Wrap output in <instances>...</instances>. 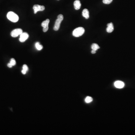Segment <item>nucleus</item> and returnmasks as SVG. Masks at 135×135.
Listing matches in <instances>:
<instances>
[{
	"mask_svg": "<svg viewBox=\"0 0 135 135\" xmlns=\"http://www.w3.org/2000/svg\"><path fill=\"white\" fill-rule=\"evenodd\" d=\"M63 19V16L62 14H60L58 17L57 20L55 22V24L54 26V29L55 31H57L58 30L60 27V25L62 22Z\"/></svg>",
	"mask_w": 135,
	"mask_h": 135,
	"instance_id": "nucleus-3",
	"label": "nucleus"
},
{
	"mask_svg": "<svg viewBox=\"0 0 135 135\" xmlns=\"http://www.w3.org/2000/svg\"><path fill=\"white\" fill-rule=\"evenodd\" d=\"M7 66H8L9 68H11L12 67V65L10 63H8V65H7Z\"/></svg>",
	"mask_w": 135,
	"mask_h": 135,
	"instance_id": "nucleus-18",
	"label": "nucleus"
},
{
	"mask_svg": "<svg viewBox=\"0 0 135 135\" xmlns=\"http://www.w3.org/2000/svg\"><path fill=\"white\" fill-rule=\"evenodd\" d=\"M96 52V51L94 50H92V51H91V53L92 54H95Z\"/></svg>",
	"mask_w": 135,
	"mask_h": 135,
	"instance_id": "nucleus-20",
	"label": "nucleus"
},
{
	"mask_svg": "<svg viewBox=\"0 0 135 135\" xmlns=\"http://www.w3.org/2000/svg\"><path fill=\"white\" fill-rule=\"evenodd\" d=\"M93 101V99L90 96H87L85 99V101L86 103H89L92 102Z\"/></svg>",
	"mask_w": 135,
	"mask_h": 135,
	"instance_id": "nucleus-14",
	"label": "nucleus"
},
{
	"mask_svg": "<svg viewBox=\"0 0 135 135\" xmlns=\"http://www.w3.org/2000/svg\"><path fill=\"white\" fill-rule=\"evenodd\" d=\"M74 7L76 10H79L81 7V4L79 0H76L74 3Z\"/></svg>",
	"mask_w": 135,
	"mask_h": 135,
	"instance_id": "nucleus-10",
	"label": "nucleus"
},
{
	"mask_svg": "<svg viewBox=\"0 0 135 135\" xmlns=\"http://www.w3.org/2000/svg\"><path fill=\"white\" fill-rule=\"evenodd\" d=\"M28 34L26 32H24L22 33V34L20 35V38H19V41L22 43H23L28 38H29Z\"/></svg>",
	"mask_w": 135,
	"mask_h": 135,
	"instance_id": "nucleus-7",
	"label": "nucleus"
},
{
	"mask_svg": "<svg viewBox=\"0 0 135 135\" xmlns=\"http://www.w3.org/2000/svg\"><path fill=\"white\" fill-rule=\"evenodd\" d=\"M44 6L40 5H34L33 7V9L34 10V14H36L37 12L39 11H43L45 10Z\"/></svg>",
	"mask_w": 135,
	"mask_h": 135,
	"instance_id": "nucleus-6",
	"label": "nucleus"
},
{
	"mask_svg": "<svg viewBox=\"0 0 135 135\" xmlns=\"http://www.w3.org/2000/svg\"><path fill=\"white\" fill-rule=\"evenodd\" d=\"M85 32V30L82 27H78L75 29L73 32V36L75 37H78L82 36Z\"/></svg>",
	"mask_w": 135,
	"mask_h": 135,
	"instance_id": "nucleus-2",
	"label": "nucleus"
},
{
	"mask_svg": "<svg viewBox=\"0 0 135 135\" xmlns=\"http://www.w3.org/2000/svg\"><path fill=\"white\" fill-rule=\"evenodd\" d=\"M26 71H25V70H24V69H23V70H22V74H25L26 73Z\"/></svg>",
	"mask_w": 135,
	"mask_h": 135,
	"instance_id": "nucleus-19",
	"label": "nucleus"
},
{
	"mask_svg": "<svg viewBox=\"0 0 135 135\" xmlns=\"http://www.w3.org/2000/svg\"><path fill=\"white\" fill-rule=\"evenodd\" d=\"M91 48H92V50H97L98 49H99L100 48V47H99V46L95 43L93 44H92L91 45Z\"/></svg>",
	"mask_w": 135,
	"mask_h": 135,
	"instance_id": "nucleus-12",
	"label": "nucleus"
},
{
	"mask_svg": "<svg viewBox=\"0 0 135 135\" xmlns=\"http://www.w3.org/2000/svg\"><path fill=\"white\" fill-rule=\"evenodd\" d=\"M23 69L27 71L28 70V67L26 65H24L23 66Z\"/></svg>",
	"mask_w": 135,
	"mask_h": 135,
	"instance_id": "nucleus-17",
	"label": "nucleus"
},
{
	"mask_svg": "<svg viewBox=\"0 0 135 135\" xmlns=\"http://www.w3.org/2000/svg\"></svg>",
	"mask_w": 135,
	"mask_h": 135,
	"instance_id": "nucleus-21",
	"label": "nucleus"
},
{
	"mask_svg": "<svg viewBox=\"0 0 135 135\" xmlns=\"http://www.w3.org/2000/svg\"><path fill=\"white\" fill-rule=\"evenodd\" d=\"M10 63L12 65V66H15L16 65V61H15V60L14 59V58H12L11 59Z\"/></svg>",
	"mask_w": 135,
	"mask_h": 135,
	"instance_id": "nucleus-15",
	"label": "nucleus"
},
{
	"mask_svg": "<svg viewBox=\"0 0 135 135\" xmlns=\"http://www.w3.org/2000/svg\"><path fill=\"white\" fill-rule=\"evenodd\" d=\"M82 15L86 19H88L89 17V13L88 10L87 9H84L83 11Z\"/></svg>",
	"mask_w": 135,
	"mask_h": 135,
	"instance_id": "nucleus-11",
	"label": "nucleus"
},
{
	"mask_svg": "<svg viewBox=\"0 0 135 135\" xmlns=\"http://www.w3.org/2000/svg\"><path fill=\"white\" fill-rule=\"evenodd\" d=\"M50 22V20L48 19H47L45 21H43L41 24L43 28V31L44 32H45L48 31V24Z\"/></svg>",
	"mask_w": 135,
	"mask_h": 135,
	"instance_id": "nucleus-5",
	"label": "nucleus"
},
{
	"mask_svg": "<svg viewBox=\"0 0 135 135\" xmlns=\"http://www.w3.org/2000/svg\"><path fill=\"white\" fill-rule=\"evenodd\" d=\"M35 47H36V49L38 50H41L43 48V45L40 44L39 42H37V43H36Z\"/></svg>",
	"mask_w": 135,
	"mask_h": 135,
	"instance_id": "nucleus-13",
	"label": "nucleus"
},
{
	"mask_svg": "<svg viewBox=\"0 0 135 135\" xmlns=\"http://www.w3.org/2000/svg\"><path fill=\"white\" fill-rule=\"evenodd\" d=\"M107 26V28L106 29L107 32L110 33L113 31L114 28L113 25L112 23H110L108 24Z\"/></svg>",
	"mask_w": 135,
	"mask_h": 135,
	"instance_id": "nucleus-9",
	"label": "nucleus"
},
{
	"mask_svg": "<svg viewBox=\"0 0 135 135\" xmlns=\"http://www.w3.org/2000/svg\"><path fill=\"white\" fill-rule=\"evenodd\" d=\"M23 33V30L21 29H16L12 30L11 35L12 37H17Z\"/></svg>",
	"mask_w": 135,
	"mask_h": 135,
	"instance_id": "nucleus-4",
	"label": "nucleus"
},
{
	"mask_svg": "<svg viewBox=\"0 0 135 135\" xmlns=\"http://www.w3.org/2000/svg\"><path fill=\"white\" fill-rule=\"evenodd\" d=\"M114 86L116 87V88L119 89H121L124 88V83L122 81H117L114 83Z\"/></svg>",
	"mask_w": 135,
	"mask_h": 135,
	"instance_id": "nucleus-8",
	"label": "nucleus"
},
{
	"mask_svg": "<svg viewBox=\"0 0 135 135\" xmlns=\"http://www.w3.org/2000/svg\"><path fill=\"white\" fill-rule=\"evenodd\" d=\"M7 17L11 22L15 23L18 22L19 17L17 15L13 12H9L7 14Z\"/></svg>",
	"mask_w": 135,
	"mask_h": 135,
	"instance_id": "nucleus-1",
	"label": "nucleus"
},
{
	"mask_svg": "<svg viewBox=\"0 0 135 135\" xmlns=\"http://www.w3.org/2000/svg\"><path fill=\"white\" fill-rule=\"evenodd\" d=\"M113 0H103V2L104 4H109L112 3Z\"/></svg>",
	"mask_w": 135,
	"mask_h": 135,
	"instance_id": "nucleus-16",
	"label": "nucleus"
}]
</instances>
